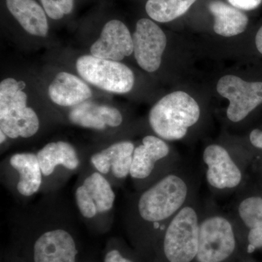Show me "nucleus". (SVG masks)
I'll return each mask as SVG.
<instances>
[{
    "mask_svg": "<svg viewBox=\"0 0 262 262\" xmlns=\"http://www.w3.org/2000/svg\"><path fill=\"white\" fill-rule=\"evenodd\" d=\"M27 84L17 77H5L0 82V130L10 139H27L39 128V119L29 106Z\"/></svg>",
    "mask_w": 262,
    "mask_h": 262,
    "instance_id": "nucleus-1",
    "label": "nucleus"
},
{
    "mask_svg": "<svg viewBox=\"0 0 262 262\" xmlns=\"http://www.w3.org/2000/svg\"><path fill=\"white\" fill-rule=\"evenodd\" d=\"M201 116L199 105L187 93L176 91L159 100L149 114L150 126L161 139L180 140Z\"/></svg>",
    "mask_w": 262,
    "mask_h": 262,
    "instance_id": "nucleus-2",
    "label": "nucleus"
},
{
    "mask_svg": "<svg viewBox=\"0 0 262 262\" xmlns=\"http://www.w3.org/2000/svg\"><path fill=\"white\" fill-rule=\"evenodd\" d=\"M84 19L98 32L97 37L90 46V54L120 62L134 54L130 29L108 6L103 5Z\"/></svg>",
    "mask_w": 262,
    "mask_h": 262,
    "instance_id": "nucleus-3",
    "label": "nucleus"
},
{
    "mask_svg": "<svg viewBox=\"0 0 262 262\" xmlns=\"http://www.w3.org/2000/svg\"><path fill=\"white\" fill-rule=\"evenodd\" d=\"M75 68L77 75L90 85L108 94H126L135 84L134 72L125 63L98 58L90 53L77 57Z\"/></svg>",
    "mask_w": 262,
    "mask_h": 262,
    "instance_id": "nucleus-4",
    "label": "nucleus"
},
{
    "mask_svg": "<svg viewBox=\"0 0 262 262\" xmlns=\"http://www.w3.org/2000/svg\"><path fill=\"white\" fill-rule=\"evenodd\" d=\"M187 184L178 176L170 174L141 194L139 212L149 222L167 220L182 208L187 196Z\"/></svg>",
    "mask_w": 262,
    "mask_h": 262,
    "instance_id": "nucleus-5",
    "label": "nucleus"
},
{
    "mask_svg": "<svg viewBox=\"0 0 262 262\" xmlns=\"http://www.w3.org/2000/svg\"><path fill=\"white\" fill-rule=\"evenodd\" d=\"M199 232L196 211L192 207H183L169 224L164 237V253L169 262H191L196 258Z\"/></svg>",
    "mask_w": 262,
    "mask_h": 262,
    "instance_id": "nucleus-6",
    "label": "nucleus"
},
{
    "mask_svg": "<svg viewBox=\"0 0 262 262\" xmlns=\"http://www.w3.org/2000/svg\"><path fill=\"white\" fill-rule=\"evenodd\" d=\"M1 17L4 25L37 39L48 37L53 25L37 0H1Z\"/></svg>",
    "mask_w": 262,
    "mask_h": 262,
    "instance_id": "nucleus-7",
    "label": "nucleus"
},
{
    "mask_svg": "<svg viewBox=\"0 0 262 262\" xmlns=\"http://www.w3.org/2000/svg\"><path fill=\"white\" fill-rule=\"evenodd\" d=\"M236 239L232 226L227 219L212 216L200 225L199 262H222L233 253Z\"/></svg>",
    "mask_w": 262,
    "mask_h": 262,
    "instance_id": "nucleus-8",
    "label": "nucleus"
},
{
    "mask_svg": "<svg viewBox=\"0 0 262 262\" xmlns=\"http://www.w3.org/2000/svg\"><path fill=\"white\" fill-rule=\"evenodd\" d=\"M132 36L136 63L146 72H156L167 45L163 29L151 18H142L136 22Z\"/></svg>",
    "mask_w": 262,
    "mask_h": 262,
    "instance_id": "nucleus-9",
    "label": "nucleus"
},
{
    "mask_svg": "<svg viewBox=\"0 0 262 262\" xmlns=\"http://www.w3.org/2000/svg\"><path fill=\"white\" fill-rule=\"evenodd\" d=\"M217 91L229 101L227 115L232 122L244 120L262 103V82H246L234 75H226L219 80Z\"/></svg>",
    "mask_w": 262,
    "mask_h": 262,
    "instance_id": "nucleus-10",
    "label": "nucleus"
},
{
    "mask_svg": "<svg viewBox=\"0 0 262 262\" xmlns=\"http://www.w3.org/2000/svg\"><path fill=\"white\" fill-rule=\"evenodd\" d=\"M50 101L56 106L73 108L92 99L94 92L91 85L80 76L61 70L52 77L46 89Z\"/></svg>",
    "mask_w": 262,
    "mask_h": 262,
    "instance_id": "nucleus-11",
    "label": "nucleus"
},
{
    "mask_svg": "<svg viewBox=\"0 0 262 262\" xmlns=\"http://www.w3.org/2000/svg\"><path fill=\"white\" fill-rule=\"evenodd\" d=\"M203 161L208 166L206 179L208 184L219 189L237 187L242 180V173L231 158L228 151L220 145L207 146Z\"/></svg>",
    "mask_w": 262,
    "mask_h": 262,
    "instance_id": "nucleus-12",
    "label": "nucleus"
},
{
    "mask_svg": "<svg viewBox=\"0 0 262 262\" xmlns=\"http://www.w3.org/2000/svg\"><path fill=\"white\" fill-rule=\"evenodd\" d=\"M77 254L73 237L63 229L45 232L34 246V262H76Z\"/></svg>",
    "mask_w": 262,
    "mask_h": 262,
    "instance_id": "nucleus-13",
    "label": "nucleus"
},
{
    "mask_svg": "<svg viewBox=\"0 0 262 262\" xmlns=\"http://www.w3.org/2000/svg\"><path fill=\"white\" fill-rule=\"evenodd\" d=\"M134 149L130 141H120L93 155L91 163L100 173H108L111 169L116 178H125L130 174Z\"/></svg>",
    "mask_w": 262,
    "mask_h": 262,
    "instance_id": "nucleus-14",
    "label": "nucleus"
},
{
    "mask_svg": "<svg viewBox=\"0 0 262 262\" xmlns=\"http://www.w3.org/2000/svg\"><path fill=\"white\" fill-rule=\"evenodd\" d=\"M168 153V144L161 138L145 136L142 144L134 149L130 175L134 179L146 178L152 172L155 163L163 159Z\"/></svg>",
    "mask_w": 262,
    "mask_h": 262,
    "instance_id": "nucleus-15",
    "label": "nucleus"
},
{
    "mask_svg": "<svg viewBox=\"0 0 262 262\" xmlns=\"http://www.w3.org/2000/svg\"><path fill=\"white\" fill-rule=\"evenodd\" d=\"M43 175L48 177L54 171L57 165H62L75 170L80 165L77 151L70 143L59 141L46 144L37 154Z\"/></svg>",
    "mask_w": 262,
    "mask_h": 262,
    "instance_id": "nucleus-16",
    "label": "nucleus"
},
{
    "mask_svg": "<svg viewBox=\"0 0 262 262\" xmlns=\"http://www.w3.org/2000/svg\"><path fill=\"white\" fill-rule=\"evenodd\" d=\"M208 8L214 16L213 30L223 37H233L246 30L247 15L232 5L222 1H212Z\"/></svg>",
    "mask_w": 262,
    "mask_h": 262,
    "instance_id": "nucleus-17",
    "label": "nucleus"
},
{
    "mask_svg": "<svg viewBox=\"0 0 262 262\" xmlns=\"http://www.w3.org/2000/svg\"><path fill=\"white\" fill-rule=\"evenodd\" d=\"M10 163L20 176L17 185L19 193L24 196H31L37 192L42 184V173L37 155L18 153L11 157Z\"/></svg>",
    "mask_w": 262,
    "mask_h": 262,
    "instance_id": "nucleus-18",
    "label": "nucleus"
},
{
    "mask_svg": "<svg viewBox=\"0 0 262 262\" xmlns=\"http://www.w3.org/2000/svg\"><path fill=\"white\" fill-rule=\"evenodd\" d=\"M238 212L241 220L250 229L248 251L251 253L262 247V198H246L239 204Z\"/></svg>",
    "mask_w": 262,
    "mask_h": 262,
    "instance_id": "nucleus-19",
    "label": "nucleus"
},
{
    "mask_svg": "<svg viewBox=\"0 0 262 262\" xmlns=\"http://www.w3.org/2000/svg\"><path fill=\"white\" fill-rule=\"evenodd\" d=\"M196 0H146L145 11L158 23H168L187 13Z\"/></svg>",
    "mask_w": 262,
    "mask_h": 262,
    "instance_id": "nucleus-20",
    "label": "nucleus"
},
{
    "mask_svg": "<svg viewBox=\"0 0 262 262\" xmlns=\"http://www.w3.org/2000/svg\"><path fill=\"white\" fill-rule=\"evenodd\" d=\"M83 186L94 201L98 213L107 212L113 208L115 194L102 174L94 173L89 176L84 181Z\"/></svg>",
    "mask_w": 262,
    "mask_h": 262,
    "instance_id": "nucleus-21",
    "label": "nucleus"
},
{
    "mask_svg": "<svg viewBox=\"0 0 262 262\" xmlns=\"http://www.w3.org/2000/svg\"><path fill=\"white\" fill-rule=\"evenodd\" d=\"M97 104L98 103L89 100L71 108L69 120L72 123L85 128L105 130L106 125L98 113Z\"/></svg>",
    "mask_w": 262,
    "mask_h": 262,
    "instance_id": "nucleus-22",
    "label": "nucleus"
},
{
    "mask_svg": "<svg viewBox=\"0 0 262 262\" xmlns=\"http://www.w3.org/2000/svg\"><path fill=\"white\" fill-rule=\"evenodd\" d=\"M53 25L64 23L72 18L76 10L77 0H37Z\"/></svg>",
    "mask_w": 262,
    "mask_h": 262,
    "instance_id": "nucleus-23",
    "label": "nucleus"
},
{
    "mask_svg": "<svg viewBox=\"0 0 262 262\" xmlns=\"http://www.w3.org/2000/svg\"><path fill=\"white\" fill-rule=\"evenodd\" d=\"M75 195L77 206L83 216L91 219L97 214L96 204L83 185L77 188Z\"/></svg>",
    "mask_w": 262,
    "mask_h": 262,
    "instance_id": "nucleus-24",
    "label": "nucleus"
},
{
    "mask_svg": "<svg viewBox=\"0 0 262 262\" xmlns=\"http://www.w3.org/2000/svg\"><path fill=\"white\" fill-rule=\"evenodd\" d=\"M97 108L100 116L106 126L116 127L121 125L123 118L118 108L105 103H98Z\"/></svg>",
    "mask_w": 262,
    "mask_h": 262,
    "instance_id": "nucleus-25",
    "label": "nucleus"
},
{
    "mask_svg": "<svg viewBox=\"0 0 262 262\" xmlns=\"http://www.w3.org/2000/svg\"><path fill=\"white\" fill-rule=\"evenodd\" d=\"M229 4L239 10L256 9L261 3V0H227Z\"/></svg>",
    "mask_w": 262,
    "mask_h": 262,
    "instance_id": "nucleus-26",
    "label": "nucleus"
},
{
    "mask_svg": "<svg viewBox=\"0 0 262 262\" xmlns=\"http://www.w3.org/2000/svg\"><path fill=\"white\" fill-rule=\"evenodd\" d=\"M104 262H133L127 258L123 257L121 253L117 250H113L106 253Z\"/></svg>",
    "mask_w": 262,
    "mask_h": 262,
    "instance_id": "nucleus-27",
    "label": "nucleus"
},
{
    "mask_svg": "<svg viewBox=\"0 0 262 262\" xmlns=\"http://www.w3.org/2000/svg\"><path fill=\"white\" fill-rule=\"evenodd\" d=\"M250 141L255 147L262 149V130L255 129L251 131Z\"/></svg>",
    "mask_w": 262,
    "mask_h": 262,
    "instance_id": "nucleus-28",
    "label": "nucleus"
},
{
    "mask_svg": "<svg viewBox=\"0 0 262 262\" xmlns=\"http://www.w3.org/2000/svg\"><path fill=\"white\" fill-rule=\"evenodd\" d=\"M256 46L258 51L262 54V27L258 31L256 36Z\"/></svg>",
    "mask_w": 262,
    "mask_h": 262,
    "instance_id": "nucleus-29",
    "label": "nucleus"
},
{
    "mask_svg": "<svg viewBox=\"0 0 262 262\" xmlns=\"http://www.w3.org/2000/svg\"><path fill=\"white\" fill-rule=\"evenodd\" d=\"M0 136H1V139H0V141H1V144H3L5 141H6L7 137L8 136H6V134H5L3 131L0 130Z\"/></svg>",
    "mask_w": 262,
    "mask_h": 262,
    "instance_id": "nucleus-30",
    "label": "nucleus"
},
{
    "mask_svg": "<svg viewBox=\"0 0 262 262\" xmlns=\"http://www.w3.org/2000/svg\"><path fill=\"white\" fill-rule=\"evenodd\" d=\"M80 1H82V0H80ZM77 2H79V0H77Z\"/></svg>",
    "mask_w": 262,
    "mask_h": 262,
    "instance_id": "nucleus-31",
    "label": "nucleus"
}]
</instances>
